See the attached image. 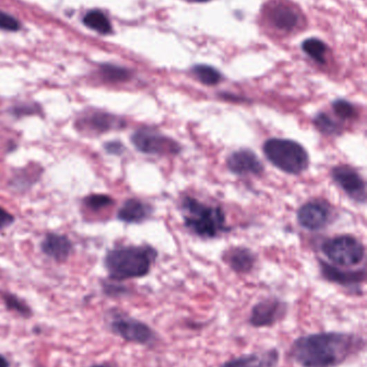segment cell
I'll return each instance as SVG.
<instances>
[{"label":"cell","mask_w":367,"mask_h":367,"mask_svg":"<svg viewBox=\"0 0 367 367\" xmlns=\"http://www.w3.org/2000/svg\"><path fill=\"white\" fill-rule=\"evenodd\" d=\"M92 367H110L108 366V365H94V366Z\"/></svg>","instance_id":"34"},{"label":"cell","mask_w":367,"mask_h":367,"mask_svg":"<svg viewBox=\"0 0 367 367\" xmlns=\"http://www.w3.org/2000/svg\"><path fill=\"white\" fill-rule=\"evenodd\" d=\"M131 143L137 150L146 155H177L181 146L173 139L150 128H141L131 135Z\"/></svg>","instance_id":"7"},{"label":"cell","mask_w":367,"mask_h":367,"mask_svg":"<svg viewBox=\"0 0 367 367\" xmlns=\"http://www.w3.org/2000/svg\"><path fill=\"white\" fill-rule=\"evenodd\" d=\"M152 210V206L148 203L137 199H129L120 208L117 218L127 224H140L151 216Z\"/></svg>","instance_id":"17"},{"label":"cell","mask_w":367,"mask_h":367,"mask_svg":"<svg viewBox=\"0 0 367 367\" xmlns=\"http://www.w3.org/2000/svg\"><path fill=\"white\" fill-rule=\"evenodd\" d=\"M303 51L305 54L312 58L314 61L319 63H326V54L328 51V46L321 41L320 39H307L302 44Z\"/></svg>","instance_id":"20"},{"label":"cell","mask_w":367,"mask_h":367,"mask_svg":"<svg viewBox=\"0 0 367 367\" xmlns=\"http://www.w3.org/2000/svg\"><path fill=\"white\" fill-rule=\"evenodd\" d=\"M319 261H320L319 262L320 270H321L324 279L328 280L330 283L347 288L357 295L362 293L361 286L364 284L365 278H366L365 268L355 270H339L336 266L328 264V262H324L322 260Z\"/></svg>","instance_id":"10"},{"label":"cell","mask_w":367,"mask_h":367,"mask_svg":"<svg viewBox=\"0 0 367 367\" xmlns=\"http://www.w3.org/2000/svg\"><path fill=\"white\" fill-rule=\"evenodd\" d=\"M270 24L279 32H290L297 28L299 22V12L294 8L283 3L272 6L268 11Z\"/></svg>","instance_id":"15"},{"label":"cell","mask_w":367,"mask_h":367,"mask_svg":"<svg viewBox=\"0 0 367 367\" xmlns=\"http://www.w3.org/2000/svg\"><path fill=\"white\" fill-rule=\"evenodd\" d=\"M37 112V108L35 106H30V104H24V106H17L12 110V113L17 116L26 115V114H34Z\"/></svg>","instance_id":"31"},{"label":"cell","mask_w":367,"mask_h":367,"mask_svg":"<svg viewBox=\"0 0 367 367\" xmlns=\"http://www.w3.org/2000/svg\"><path fill=\"white\" fill-rule=\"evenodd\" d=\"M289 306L277 297L262 299L251 309L249 324L256 328H272L287 317Z\"/></svg>","instance_id":"8"},{"label":"cell","mask_w":367,"mask_h":367,"mask_svg":"<svg viewBox=\"0 0 367 367\" xmlns=\"http://www.w3.org/2000/svg\"><path fill=\"white\" fill-rule=\"evenodd\" d=\"M0 28L8 32H17L20 28L17 19L5 12H0Z\"/></svg>","instance_id":"27"},{"label":"cell","mask_w":367,"mask_h":367,"mask_svg":"<svg viewBox=\"0 0 367 367\" xmlns=\"http://www.w3.org/2000/svg\"><path fill=\"white\" fill-rule=\"evenodd\" d=\"M113 200L106 195H91L84 199V204L86 208L92 210H100L102 208H107L113 204Z\"/></svg>","instance_id":"25"},{"label":"cell","mask_w":367,"mask_h":367,"mask_svg":"<svg viewBox=\"0 0 367 367\" xmlns=\"http://www.w3.org/2000/svg\"><path fill=\"white\" fill-rule=\"evenodd\" d=\"M187 1H190V3H206V1H209V0H187Z\"/></svg>","instance_id":"33"},{"label":"cell","mask_w":367,"mask_h":367,"mask_svg":"<svg viewBox=\"0 0 367 367\" xmlns=\"http://www.w3.org/2000/svg\"><path fill=\"white\" fill-rule=\"evenodd\" d=\"M105 150L110 155H121L124 152V145L119 141H112L105 144Z\"/></svg>","instance_id":"29"},{"label":"cell","mask_w":367,"mask_h":367,"mask_svg":"<svg viewBox=\"0 0 367 367\" xmlns=\"http://www.w3.org/2000/svg\"><path fill=\"white\" fill-rule=\"evenodd\" d=\"M365 348V338L359 334L320 332L297 337L289 355L299 367H338L362 353Z\"/></svg>","instance_id":"1"},{"label":"cell","mask_w":367,"mask_h":367,"mask_svg":"<svg viewBox=\"0 0 367 367\" xmlns=\"http://www.w3.org/2000/svg\"><path fill=\"white\" fill-rule=\"evenodd\" d=\"M321 248L328 260L346 268L361 264L365 256L362 243L351 235H341L326 239Z\"/></svg>","instance_id":"5"},{"label":"cell","mask_w":367,"mask_h":367,"mask_svg":"<svg viewBox=\"0 0 367 367\" xmlns=\"http://www.w3.org/2000/svg\"><path fill=\"white\" fill-rule=\"evenodd\" d=\"M227 168L232 173L246 177V175H261L264 167L252 150H239L229 155L227 158Z\"/></svg>","instance_id":"13"},{"label":"cell","mask_w":367,"mask_h":367,"mask_svg":"<svg viewBox=\"0 0 367 367\" xmlns=\"http://www.w3.org/2000/svg\"><path fill=\"white\" fill-rule=\"evenodd\" d=\"M3 301H5L6 306L8 307V309L15 310V312L19 313V314L22 315V316H30V307L27 306V305L25 304L23 301H21L19 297L11 295V293H3Z\"/></svg>","instance_id":"26"},{"label":"cell","mask_w":367,"mask_h":367,"mask_svg":"<svg viewBox=\"0 0 367 367\" xmlns=\"http://www.w3.org/2000/svg\"><path fill=\"white\" fill-rule=\"evenodd\" d=\"M192 73L203 84L212 86L221 82L222 75L216 68L208 65H196L192 68Z\"/></svg>","instance_id":"21"},{"label":"cell","mask_w":367,"mask_h":367,"mask_svg":"<svg viewBox=\"0 0 367 367\" xmlns=\"http://www.w3.org/2000/svg\"><path fill=\"white\" fill-rule=\"evenodd\" d=\"M0 367H9V362L3 355H0Z\"/></svg>","instance_id":"32"},{"label":"cell","mask_w":367,"mask_h":367,"mask_svg":"<svg viewBox=\"0 0 367 367\" xmlns=\"http://www.w3.org/2000/svg\"><path fill=\"white\" fill-rule=\"evenodd\" d=\"M314 126L319 131H321L324 135H339L341 131V126L326 113L317 114L314 119Z\"/></svg>","instance_id":"23"},{"label":"cell","mask_w":367,"mask_h":367,"mask_svg":"<svg viewBox=\"0 0 367 367\" xmlns=\"http://www.w3.org/2000/svg\"><path fill=\"white\" fill-rule=\"evenodd\" d=\"M41 249L44 254L56 261H65L73 251V243L65 235L50 233L44 237Z\"/></svg>","instance_id":"16"},{"label":"cell","mask_w":367,"mask_h":367,"mask_svg":"<svg viewBox=\"0 0 367 367\" xmlns=\"http://www.w3.org/2000/svg\"><path fill=\"white\" fill-rule=\"evenodd\" d=\"M156 257L158 252L150 246L117 247L108 252L105 266L111 279L140 278L148 275Z\"/></svg>","instance_id":"2"},{"label":"cell","mask_w":367,"mask_h":367,"mask_svg":"<svg viewBox=\"0 0 367 367\" xmlns=\"http://www.w3.org/2000/svg\"><path fill=\"white\" fill-rule=\"evenodd\" d=\"M268 161L285 173L299 175L309 166L308 152L302 145L289 139L272 138L263 145Z\"/></svg>","instance_id":"4"},{"label":"cell","mask_w":367,"mask_h":367,"mask_svg":"<svg viewBox=\"0 0 367 367\" xmlns=\"http://www.w3.org/2000/svg\"><path fill=\"white\" fill-rule=\"evenodd\" d=\"M224 260L232 270L239 274L249 273L256 264V256L250 249L245 247H236L227 251Z\"/></svg>","instance_id":"18"},{"label":"cell","mask_w":367,"mask_h":367,"mask_svg":"<svg viewBox=\"0 0 367 367\" xmlns=\"http://www.w3.org/2000/svg\"><path fill=\"white\" fill-rule=\"evenodd\" d=\"M110 328L113 333L129 343L152 346L158 339V334L151 326L122 313L112 315Z\"/></svg>","instance_id":"6"},{"label":"cell","mask_w":367,"mask_h":367,"mask_svg":"<svg viewBox=\"0 0 367 367\" xmlns=\"http://www.w3.org/2000/svg\"><path fill=\"white\" fill-rule=\"evenodd\" d=\"M332 179L341 190L355 202H366V185L360 174L349 166H337L332 169Z\"/></svg>","instance_id":"9"},{"label":"cell","mask_w":367,"mask_h":367,"mask_svg":"<svg viewBox=\"0 0 367 367\" xmlns=\"http://www.w3.org/2000/svg\"><path fill=\"white\" fill-rule=\"evenodd\" d=\"M77 126L80 131L100 135V133H106L108 131L124 128L125 121L119 116L113 115V114L95 111L80 117L77 121Z\"/></svg>","instance_id":"12"},{"label":"cell","mask_w":367,"mask_h":367,"mask_svg":"<svg viewBox=\"0 0 367 367\" xmlns=\"http://www.w3.org/2000/svg\"><path fill=\"white\" fill-rule=\"evenodd\" d=\"M15 222V217L5 208H0V230L9 227Z\"/></svg>","instance_id":"30"},{"label":"cell","mask_w":367,"mask_h":367,"mask_svg":"<svg viewBox=\"0 0 367 367\" xmlns=\"http://www.w3.org/2000/svg\"><path fill=\"white\" fill-rule=\"evenodd\" d=\"M331 208L323 201H310L301 206L297 212V221L304 229L319 231L330 224Z\"/></svg>","instance_id":"11"},{"label":"cell","mask_w":367,"mask_h":367,"mask_svg":"<svg viewBox=\"0 0 367 367\" xmlns=\"http://www.w3.org/2000/svg\"><path fill=\"white\" fill-rule=\"evenodd\" d=\"M83 23L88 28L93 29L100 34H107L112 32L111 23L100 10H92L90 12L86 13V17L83 19Z\"/></svg>","instance_id":"19"},{"label":"cell","mask_w":367,"mask_h":367,"mask_svg":"<svg viewBox=\"0 0 367 367\" xmlns=\"http://www.w3.org/2000/svg\"><path fill=\"white\" fill-rule=\"evenodd\" d=\"M182 210L187 229L198 237L212 239L227 230L221 208L208 206L196 199L187 197L182 201Z\"/></svg>","instance_id":"3"},{"label":"cell","mask_w":367,"mask_h":367,"mask_svg":"<svg viewBox=\"0 0 367 367\" xmlns=\"http://www.w3.org/2000/svg\"><path fill=\"white\" fill-rule=\"evenodd\" d=\"M100 75L104 80L110 83L126 82L131 79V72L127 69L115 65L102 66Z\"/></svg>","instance_id":"22"},{"label":"cell","mask_w":367,"mask_h":367,"mask_svg":"<svg viewBox=\"0 0 367 367\" xmlns=\"http://www.w3.org/2000/svg\"><path fill=\"white\" fill-rule=\"evenodd\" d=\"M333 110L339 119H351L357 116V110L352 103L347 100L338 99L333 102Z\"/></svg>","instance_id":"24"},{"label":"cell","mask_w":367,"mask_h":367,"mask_svg":"<svg viewBox=\"0 0 367 367\" xmlns=\"http://www.w3.org/2000/svg\"><path fill=\"white\" fill-rule=\"evenodd\" d=\"M104 291L110 297H121V295H124L127 293V289L124 286L112 283H106L104 285Z\"/></svg>","instance_id":"28"},{"label":"cell","mask_w":367,"mask_h":367,"mask_svg":"<svg viewBox=\"0 0 367 367\" xmlns=\"http://www.w3.org/2000/svg\"><path fill=\"white\" fill-rule=\"evenodd\" d=\"M280 353L277 348H270L262 353H247L229 359L220 367H277Z\"/></svg>","instance_id":"14"}]
</instances>
